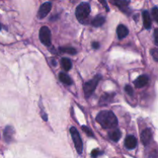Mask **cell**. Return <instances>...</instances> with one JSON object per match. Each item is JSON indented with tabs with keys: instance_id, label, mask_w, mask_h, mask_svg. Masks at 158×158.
Instances as JSON below:
<instances>
[{
	"instance_id": "cell-1",
	"label": "cell",
	"mask_w": 158,
	"mask_h": 158,
	"mask_svg": "<svg viewBox=\"0 0 158 158\" xmlns=\"http://www.w3.org/2000/svg\"><path fill=\"white\" fill-rule=\"evenodd\" d=\"M96 120L104 129H113L118 124V120L115 114L110 110H102L97 114Z\"/></svg>"
},
{
	"instance_id": "cell-2",
	"label": "cell",
	"mask_w": 158,
	"mask_h": 158,
	"mask_svg": "<svg viewBox=\"0 0 158 158\" xmlns=\"http://www.w3.org/2000/svg\"><path fill=\"white\" fill-rule=\"evenodd\" d=\"M90 6L88 2H81L76 9V17L80 23H84L90 13Z\"/></svg>"
},
{
	"instance_id": "cell-3",
	"label": "cell",
	"mask_w": 158,
	"mask_h": 158,
	"mask_svg": "<svg viewBox=\"0 0 158 158\" xmlns=\"http://www.w3.org/2000/svg\"><path fill=\"white\" fill-rule=\"evenodd\" d=\"M101 79L102 76L100 75V74H97L92 80L84 83V85H83V92H84V95L86 98H89L92 95L93 93L95 91L96 88H97V85H98L99 82Z\"/></svg>"
},
{
	"instance_id": "cell-4",
	"label": "cell",
	"mask_w": 158,
	"mask_h": 158,
	"mask_svg": "<svg viewBox=\"0 0 158 158\" xmlns=\"http://www.w3.org/2000/svg\"><path fill=\"white\" fill-rule=\"evenodd\" d=\"M69 131H70L71 137H72L73 140L74 145H75V148H76V150H77V153H78L79 154H81L82 153H83V145L82 139L80 136V134H79V132L77 131V128L74 127H70Z\"/></svg>"
},
{
	"instance_id": "cell-5",
	"label": "cell",
	"mask_w": 158,
	"mask_h": 158,
	"mask_svg": "<svg viewBox=\"0 0 158 158\" xmlns=\"http://www.w3.org/2000/svg\"><path fill=\"white\" fill-rule=\"evenodd\" d=\"M40 40L45 46L51 45V31L47 26H43L40 29Z\"/></svg>"
},
{
	"instance_id": "cell-6",
	"label": "cell",
	"mask_w": 158,
	"mask_h": 158,
	"mask_svg": "<svg viewBox=\"0 0 158 158\" xmlns=\"http://www.w3.org/2000/svg\"><path fill=\"white\" fill-rule=\"evenodd\" d=\"M51 9H52V3L50 2L43 3V5H41L38 11V14H37L38 18L40 19L45 18L49 14V12H50Z\"/></svg>"
},
{
	"instance_id": "cell-7",
	"label": "cell",
	"mask_w": 158,
	"mask_h": 158,
	"mask_svg": "<svg viewBox=\"0 0 158 158\" xmlns=\"http://www.w3.org/2000/svg\"><path fill=\"white\" fill-rule=\"evenodd\" d=\"M116 94L114 93H105L99 100V105L100 106H107L110 103L114 101V97Z\"/></svg>"
},
{
	"instance_id": "cell-8",
	"label": "cell",
	"mask_w": 158,
	"mask_h": 158,
	"mask_svg": "<svg viewBox=\"0 0 158 158\" xmlns=\"http://www.w3.org/2000/svg\"><path fill=\"white\" fill-rule=\"evenodd\" d=\"M140 139H141V142L143 145L147 146V145L149 144L151 141V139H152V132H151V129H149V128L145 129L141 133Z\"/></svg>"
},
{
	"instance_id": "cell-9",
	"label": "cell",
	"mask_w": 158,
	"mask_h": 158,
	"mask_svg": "<svg viewBox=\"0 0 158 158\" xmlns=\"http://www.w3.org/2000/svg\"><path fill=\"white\" fill-rule=\"evenodd\" d=\"M137 140L136 137L133 135H129L126 137L124 141L125 148L128 150H133L137 147Z\"/></svg>"
},
{
	"instance_id": "cell-10",
	"label": "cell",
	"mask_w": 158,
	"mask_h": 158,
	"mask_svg": "<svg viewBox=\"0 0 158 158\" xmlns=\"http://www.w3.org/2000/svg\"><path fill=\"white\" fill-rule=\"evenodd\" d=\"M13 134H14V129L12 127L8 126L5 128L3 135H4V139L5 140H6V143H9L12 141V139H13Z\"/></svg>"
},
{
	"instance_id": "cell-11",
	"label": "cell",
	"mask_w": 158,
	"mask_h": 158,
	"mask_svg": "<svg viewBox=\"0 0 158 158\" xmlns=\"http://www.w3.org/2000/svg\"><path fill=\"white\" fill-rule=\"evenodd\" d=\"M148 81H149V77L147 75H142L140 76V77L134 81V85H135L136 87L141 88L146 86L148 83Z\"/></svg>"
},
{
	"instance_id": "cell-12",
	"label": "cell",
	"mask_w": 158,
	"mask_h": 158,
	"mask_svg": "<svg viewBox=\"0 0 158 158\" xmlns=\"http://www.w3.org/2000/svg\"><path fill=\"white\" fill-rule=\"evenodd\" d=\"M117 36L120 40H122V39L125 38L127 35H128L129 33V30H128L127 27L124 26V25H119L117 26Z\"/></svg>"
},
{
	"instance_id": "cell-13",
	"label": "cell",
	"mask_w": 158,
	"mask_h": 158,
	"mask_svg": "<svg viewBox=\"0 0 158 158\" xmlns=\"http://www.w3.org/2000/svg\"><path fill=\"white\" fill-rule=\"evenodd\" d=\"M143 26L146 28L147 29H150L151 28V15L150 13L148 12V11L145 10L143 12Z\"/></svg>"
},
{
	"instance_id": "cell-14",
	"label": "cell",
	"mask_w": 158,
	"mask_h": 158,
	"mask_svg": "<svg viewBox=\"0 0 158 158\" xmlns=\"http://www.w3.org/2000/svg\"><path fill=\"white\" fill-rule=\"evenodd\" d=\"M105 21H106L105 20V17L103 16V15H99L93 19L92 25L94 27H100V26H102L104 24Z\"/></svg>"
},
{
	"instance_id": "cell-15",
	"label": "cell",
	"mask_w": 158,
	"mask_h": 158,
	"mask_svg": "<svg viewBox=\"0 0 158 158\" xmlns=\"http://www.w3.org/2000/svg\"><path fill=\"white\" fill-rule=\"evenodd\" d=\"M109 137L111 140L114 142H117L121 137V132L120 130L115 129L109 133Z\"/></svg>"
},
{
	"instance_id": "cell-16",
	"label": "cell",
	"mask_w": 158,
	"mask_h": 158,
	"mask_svg": "<svg viewBox=\"0 0 158 158\" xmlns=\"http://www.w3.org/2000/svg\"><path fill=\"white\" fill-rule=\"evenodd\" d=\"M59 79L64 84L68 85V86H70L72 84V80H71V78L69 77V75H67L65 73H60V74H59Z\"/></svg>"
},
{
	"instance_id": "cell-17",
	"label": "cell",
	"mask_w": 158,
	"mask_h": 158,
	"mask_svg": "<svg viewBox=\"0 0 158 158\" xmlns=\"http://www.w3.org/2000/svg\"><path fill=\"white\" fill-rule=\"evenodd\" d=\"M61 64L62 66H63V69L66 71L70 70V69L72 68V62L68 58H63L61 60Z\"/></svg>"
},
{
	"instance_id": "cell-18",
	"label": "cell",
	"mask_w": 158,
	"mask_h": 158,
	"mask_svg": "<svg viewBox=\"0 0 158 158\" xmlns=\"http://www.w3.org/2000/svg\"><path fill=\"white\" fill-rule=\"evenodd\" d=\"M111 2L113 4L116 5L117 6H118L120 9L124 12V8H127L128 5H129L130 2L128 1H111Z\"/></svg>"
},
{
	"instance_id": "cell-19",
	"label": "cell",
	"mask_w": 158,
	"mask_h": 158,
	"mask_svg": "<svg viewBox=\"0 0 158 158\" xmlns=\"http://www.w3.org/2000/svg\"><path fill=\"white\" fill-rule=\"evenodd\" d=\"M60 50L63 52L71 54V55H74V54L77 53L76 49H74V48L73 47H60Z\"/></svg>"
},
{
	"instance_id": "cell-20",
	"label": "cell",
	"mask_w": 158,
	"mask_h": 158,
	"mask_svg": "<svg viewBox=\"0 0 158 158\" xmlns=\"http://www.w3.org/2000/svg\"><path fill=\"white\" fill-rule=\"evenodd\" d=\"M82 129H83V131L86 133V135L87 136H89V137H94V133H93V131H91V129H89L88 127L82 126Z\"/></svg>"
},
{
	"instance_id": "cell-21",
	"label": "cell",
	"mask_w": 158,
	"mask_h": 158,
	"mask_svg": "<svg viewBox=\"0 0 158 158\" xmlns=\"http://www.w3.org/2000/svg\"><path fill=\"white\" fill-rule=\"evenodd\" d=\"M152 16L153 18H154V21L156 22V23H157L158 22V8L157 6H155V7H154L152 9Z\"/></svg>"
},
{
	"instance_id": "cell-22",
	"label": "cell",
	"mask_w": 158,
	"mask_h": 158,
	"mask_svg": "<svg viewBox=\"0 0 158 158\" xmlns=\"http://www.w3.org/2000/svg\"><path fill=\"white\" fill-rule=\"evenodd\" d=\"M125 91H126L127 94L129 96H131V97H133V96H134V89H133L130 85H127V86H125Z\"/></svg>"
},
{
	"instance_id": "cell-23",
	"label": "cell",
	"mask_w": 158,
	"mask_h": 158,
	"mask_svg": "<svg viewBox=\"0 0 158 158\" xmlns=\"http://www.w3.org/2000/svg\"><path fill=\"white\" fill-rule=\"evenodd\" d=\"M151 55L153 56V57H154V60H155L156 62H158V50L157 49H153L151 51Z\"/></svg>"
},
{
	"instance_id": "cell-24",
	"label": "cell",
	"mask_w": 158,
	"mask_h": 158,
	"mask_svg": "<svg viewBox=\"0 0 158 158\" xmlns=\"http://www.w3.org/2000/svg\"><path fill=\"white\" fill-rule=\"evenodd\" d=\"M102 153L100 152V151H99L98 150L95 149V150H94V151H92V152H91V157H92L93 158H97L99 155H100Z\"/></svg>"
},
{
	"instance_id": "cell-25",
	"label": "cell",
	"mask_w": 158,
	"mask_h": 158,
	"mask_svg": "<svg viewBox=\"0 0 158 158\" xmlns=\"http://www.w3.org/2000/svg\"><path fill=\"white\" fill-rule=\"evenodd\" d=\"M157 33H158V29H156L155 31H154V40H155V44L158 45V35H157Z\"/></svg>"
},
{
	"instance_id": "cell-26",
	"label": "cell",
	"mask_w": 158,
	"mask_h": 158,
	"mask_svg": "<svg viewBox=\"0 0 158 158\" xmlns=\"http://www.w3.org/2000/svg\"><path fill=\"white\" fill-rule=\"evenodd\" d=\"M92 47L94 48V49H98L99 48H100V44H99V43H97V42H94V43H92Z\"/></svg>"
},
{
	"instance_id": "cell-27",
	"label": "cell",
	"mask_w": 158,
	"mask_h": 158,
	"mask_svg": "<svg viewBox=\"0 0 158 158\" xmlns=\"http://www.w3.org/2000/svg\"><path fill=\"white\" fill-rule=\"evenodd\" d=\"M100 2L101 3V4H103V6H104V7L106 8V10L107 11V12H109L110 9H109V7H108L107 3H106V1H100Z\"/></svg>"
},
{
	"instance_id": "cell-28",
	"label": "cell",
	"mask_w": 158,
	"mask_h": 158,
	"mask_svg": "<svg viewBox=\"0 0 158 158\" xmlns=\"http://www.w3.org/2000/svg\"><path fill=\"white\" fill-rule=\"evenodd\" d=\"M1 28H2V26H1V24H0V30H1Z\"/></svg>"
}]
</instances>
